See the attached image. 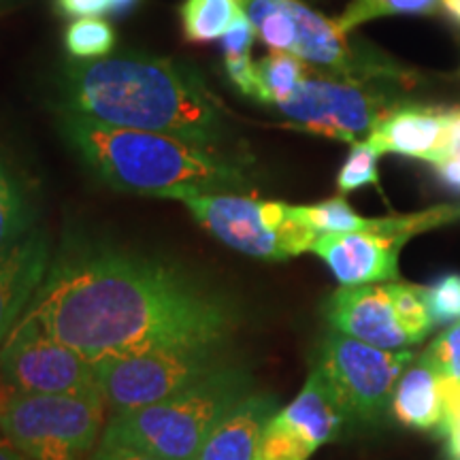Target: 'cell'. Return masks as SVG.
Instances as JSON below:
<instances>
[{"mask_svg":"<svg viewBox=\"0 0 460 460\" xmlns=\"http://www.w3.org/2000/svg\"><path fill=\"white\" fill-rule=\"evenodd\" d=\"M401 239L358 230V233L320 234L312 252L329 264L332 275L343 286L379 284L399 279Z\"/></svg>","mask_w":460,"mask_h":460,"instance_id":"obj_13","label":"cell"},{"mask_svg":"<svg viewBox=\"0 0 460 460\" xmlns=\"http://www.w3.org/2000/svg\"><path fill=\"white\" fill-rule=\"evenodd\" d=\"M34 228V203L22 172L0 154V252Z\"/></svg>","mask_w":460,"mask_h":460,"instance_id":"obj_18","label":"cell"},{"mask_svg":"<svg viewBox=\"0 0 460 460\" xmlns=\"http://www.w3.org/2000/svg\"><path fill=\"white\" fill-rule=\"evenodd\" d=\"M396 84L349 82L331 75L312 73L298 90L278 107L286 126L329 139L358 143L369 137L379 119L401 107L394 96Z\"/></svg>","mask_w":460,"mask_h":460,"instance_id":"obj_7","label":"cell"},{"mask_svg":"<svg viewBox=\"0 0 460 460\" xmlns=\"http://www.w3.org/2000/svg\"><path fill=\"white\" fill-rule=\"evenodd\" d=\"M88 460H163L154 454H147L137 447L122 446V444H111V441H99V446L94 447V452L90 454Z\"/></svg>","mask_w":460,"mask_h":460,"instance_id":"obj_35","label":"cell"},{"mask_svg":"<svg viewBox=\"0 0 460 460\" xmlns=\"http://www.w3.org/2000/svg\"><path fill=\"white\" fill-rule=\"evenodd\" d=\"M250 386L243 369L224 365L163 402L113 413L101 441L137 447L163 460H194L217 422L252 394Z\"/></svg>","mask_w":460,"mask_h":460,"instance_id":"obj_4","label":"cell"},{"mask_svg":"<svg viewBox=\"0 0 460 460\" xmlns=\"http://www.w3.org/2000/svg\"><path fill=\"white\" fill-rule=\"evenodd\" d=\"M143 0H111V13L113 17H126L130 13H135L139 9V4Z\"/></svg>","mask_w":460,"mask_h":460,"instance_id":"obj_37","label":"cell"},{"mask_svg":"<svg viewBox=\"0 0 460 460\" xmlns=\"http://www.w3.org/2000/svg\"><path fill=\"white\" fill-rule=\"evenodd\" d=\"M290 214L298 224L314 230L318 237L332 233H358V230L369 228L371 224V217L356 214L348 200L341 197L315 205H290Z\"/></svg>","mask_w":460,"mask_h":460,"instance_id":"obj_21","label":"cell"},{"mask_svg":"<svg viewBox=\"0 0 460 460\" xmlns=\"http://www.w3.org/2000/svg\"><path fill=\"white\" fill-rule=\"evenodd\" d=\"M460 220V205H437L430 209L416 211V214H402V216H386V217H371L369 230L388 234V237L401 239L407 243L411 237L427 230L446 226Z\"/></svg>","mask_w":460,"mask_h":460,"instance_id":"obj_26","label":"cell"},{"mask_svg":"<svg viewBox=\"0 0 460 460\" xmlns=\"http://www.w3.org/2000/svg\"><path fill=\"white\" fill-rule=\"evenodd\" d=\"M224 367L220 349H163L96 362L107 410L126 413L183 393Z\"/></svg>","mask_w":460,"mask_h":460,"instance_id":"obj_9","label":"cell"},{"mask_svg":"<svg viewBox=\"0 0 460 460\" xmlns=\"http://www.w3.org/2000/svg\"><path fill=\"white\" fill-rule=\"evenodd\" d=\"M278 411L269 394H247L211 430L194 460H254L267 422Z\"/></svg>","mask_w":460,"mask_h":460,"instance_id":"obj_16","label":"cell"},{"mask_svg":"<svg viewBox=\"0 0 460 460\" xmlns=\"http://www.w3.org/2000/svg\"><path fill=\"white\" fill-rule=\"evenodd\" d=\"M243 13L237 0H183L180 17L183 37L190 43H209L222 39L234 20Z\"/></svg>","mask_w":460,"mask_h":460,"instance_id":"obj_20","label":"cell"},{"mask_svg":"<svg viewBox=\"0 0 460 460\" xmlns=\"http://www.w3.org/2000/svg\"><path fill=\"white\" fill-rule=\"evenodd\" d=\"M256 28L250 22V17L241 13L234 24L228 28V32L222 37V54L228 56H250L252 45L256 39Z\"/></svg>","mask_w":460,"mask_h":460,"instance_id":"obj_32","label":"cell"},{"mask_svg":"<svg viewBox=\"0 0 460 460\" xmlns=\"http://www.w3.org/2000/svg\"><path fill=\"white\" fill-rule=\"evenodd\" d=\"M207 233L241 254L288 261L312 252L318 234L290 214V205L237 192H183L177 197Z\"/></svg>","mask_w":460,"mask_h":460,"instance_id":"obj_6","label":"cell"},{"mask_svg":"<svg viewBox=\"0 0 460 460\" xmlns=\"http://www.w3.org/2000/svg\"><path fill=\"white\" fill-rule=\"evenodd\" d=\"M58 15L84 20V17H102L111 13V0H54Z\"/></svg>","mask_w":460,"mask_h":460,"instance_id":"obj_34","label":"cell"},{"mask_svg":"<svg viewBox=\"0 0 460 460\" xmlns=\"http://www.w3.org/2000/svg\"><path fill=\"white\" fill-rule=\"evenodd\" d=\"M410 349H382L332 331L320 345L315 369L324 376L345 418L377 422L386 416L402 371L411 365Z\"/></svg>","mask_w":460,"mask_h":460,"instance_id":"obj_8","label":"cell"},{"mask_svg":"<svg viewBox=\"0 0 460 460\" xmlns=\"http://www.w3.org/2000/svg\"><path fill=\"white\" fill-rule=\"evenodd\" d=\"M332 331L382 349H405L411 345L396 318L388 284L343 286L324 303Z\"/></svg>","mask_w":460,"mask_h":460,"instance_id":"obj_12","label":"cell"},{"mask_svg":"<svg viewBox=\"0 0 460 460\" xmlns=\"http://www.w3.org/2000/svg\"><path fill=\"white\" fill-rule=\"evenodd\" d=\"M446 418L444 433L447 437V452L454 460H460V384H444Z\"/></svg>","mask_w":460,"mask_h":460,"instance_id":"obj_31","label":"cell"},{"mask_svg":"<svg viewBox=\"0 0 460 460\" xmlns=\"http://www.w3.org/2000/svg\"><path fill=\"white\" fill-rule=\"evenodd\" d=\"M243 13L250 17L267 48L292 54L296 43V26L286 7V0H247Z\"/></svg>","mask_w":460,"mask_h":460,"instance_id":"obj_22","label":"cell"},{"mask_svg":"<svg viewBox=\"0 0 460 460\" xmlns=\"http://www.w3.org/2000/svg\"><path fill=\"white\" fill-rule=\"evenodd\" d=\"M60 132L79 158L119 192L177 199L183 192H234L247 186L243 169L177 137L119 128L62 111Z\"/></svg>","mask_w":460,"mask_h":460,"instance_id":"obj_3","label":"cell"},{"mask_svg":"<svg viewBox=\"0 0 460 460\" xmlns=\"http://www.w3.org/2000/svg\"><path fill=\"white\" fill-rule=\"evenodd\" d=\"M62 111L119 128L177 137L214 154L234 141L226 115L200 75L171 58L113 54L66 62Z\"/></svg>","mask_w":460,"mask_h":460,"instance_id":"obj_2","label":"cell"},{"mask_svg":"<svg viewBox=\"0 0 460 460\" xmlns=\"http://www.w3.org/2000/svg\"><path fill=\"white\" fill-rule=\"evenodd\" d=\"M118 34L102 17L73 20L65 32V48L77 60H101L113 54Z\"/></svg>","mask_w":460,"mask_h":460,"instance_id":"obj_25","label":"cell"},{"mask_svg":"<svg viewBox=\"0 0 460 460\" xmlns=\"http://www.w3.org/2000/svg\"><path fill=\"white\" fill-rule=\"evenodd\" d=\"M286 7L296 26V43L292 54L301 58L312 71L349 82L410 84V75L399 65L376 49L354 45L337 22L309 9L301 0H286Z\"/></svg>","mask_w":460,"mask_h":460,"instance_id":"obj_11","label":"cell"},{"mask_svg":"<svg viewBox=\"0 0 460 460\" xmlns=\"http://www.w3.org/2000/svg\"><path fill=\"white\" fill-rule=\"evenodd\" d=\"M0 377L26 394H101L96 362L24 324L0 348Z\"/></svg>","mask_w":460,"mask_h":460,"instance_id":"obj_10","label":"cell"},{"mask_svg":"<svg viewBox=\"0 0 460 460\" xmlns=\"http://www.w3.org/2000/svg\"><path fill=\"white\" fill-rule=\"evenodd\" d=\"M435 175L454 192H460V156H452L435 164Z\"/></svg>","mask_w":460,"mask_h":460,"instance_id":"obj_36","label":"cell"},{"mask_svg":"<svg viewBox=\"0 0 460 460\" xmlns=\"http://www.w3.org/2000/svg\"><path fill=\"white\" fill-rule=\"evenodd\" d=\"M441 9L460 22V0H441Z\"/></svg>","mask_w":460,"mask_h":460,"instance_id":"obj_39","label":"cell"},{"mask_svg":"<svg viewBox=\"0 0 460 460\" xmlns=\"http://www.w3.org/2000/svg\"><path fill=\"white\" fill-rule=\"evenodd\" d=\"M422 358L433 367L444 384H460V322L447 326L433 343L429 345Z\"/></svg>","mask_w":460,"mask_h":460,"instance_id":"obj_29","label":"cell"},{"mask_svg":"<svg viewBox=\"0 0 460 460\" xmlns=\"http://www.w3.org/2000/svg\"><path fill=\"white\" fill-rule=\"evenodd\" d=\"M315 450L301 430L275 411L262 430L254 460H309Z\"/></svg>","mask_w":460,"mask_h":460,"instance_id":"obj_24","label":"cell"},{"mask_svg":"<svg viewBox=\"0 0 460 460\" xmlns=\"http://www.w3.org/2000/svg\"><path fill=\"white\" fill-rule=\"evenodd\" d=\"M379 156H382V154H379L367 139L352 143V149H349L348 158H345L341 171H339L337 175L339 192L348 194L365 186H379Z\"/></svg>","mask_w":460,"mask_h":460,"instance_id":"obj_28","label":"cell"},{"mask_svg":"<svg viewBox=\"0 0 460 460\" xmlns=\"http://www.w3.org/2000/svg\"><path fill=\"white\" fill-rule=\"evenodd\" d=\"M51 256V239L43 226H34L0 252V348L41 288Z\"/></svg>","mask_w":460,"mask_h":460,"instance_id":"obj_14","label":"cell"},{"mask_svg":"<svg viewBox=\"0 0 460 460\" xmlns=\"http://www.w3.org/2000/svg\"><path fill=\"white\" fill-rule=\"evenodd\" d=\"M224 68L230 82L241 94L256 99V62L250 56H228L224 58Z\"/></svg>","mask_w":460,"mask_h":460,"instance_id":"obj_33","label":"cell"},{"mask_svg":"<svg viewBox=\"0 0 460 460\" xmlns=\"http://www.w3.org/2000/svg\"><path fill=\"white\" fill-rule=\"evenodd\" d=\"M0 460H28V458L22 452H17L15 447L7 441V437L0 433Z\"/></svg>","mask_w":460,"mask_h":460,"instance_id":"obj_38","label":"cell"},{"mask_svg":"<svg viewBox=\"0 0 460 460\" xmlns=\"http://www.w3.org/2000/svg\"><path fill=\"white\" fill-rule=\"evenodd\" d=\"M424 301L433 324L447 326L460 322V273H450L424 288Z\"/></svg>","mask_w":460,"mask_h":460,"instance_id":"obj_30","label":"cell"},{"mask_svg":"<svg viewBox=\"0 0 460 460\" xmlns=\"http://www.w3.org/2000/svg\"><path fill=\"white\" fill-rule=\"evenodd\" d=\"M441 9V0H352L339 15L337 26L352 32L367 22L388 15H433Z\"/></svg>","mask_w":460,"mask_h":460,"instance_id":"obj_23","label":"cell"},{"mask_svg":"<svg viewBox=\"0 0 460 460\" xmlns=\"http://www.w3.org/2000/svg\"><path fill=\"white\" fill-rule=\"evenodd\" d=\"M390 411L402 427L433 430L446 418V399L441 379L427 360L411 362L396 382Z\"/></svg>","mask_w":460,"mask_h":460,"instance_id":"obj_17","label":"cell"},{"mask_svg":"<svg viewBox=\"0 0 460 460\" xmlns=\"http://www.w3.org/2000/svg\"><path fill=\"white\" fill-rule=\"evenodd\" d=\"M237 3L241 4V7H245V3H247V0H237Z\"/></svg>","mask_w":460,"mask_h":460,"instance_id":"obj_41","label":"cell"},{"mask_svg":"<svg viewBox=\"0 0 460 460\" xmlns=\"http://www.w3.org/2000/svg\"><path fill=\"white\" fill-rule=\"evenodd\" d=\"M450 109L401 105L379 119L367 141L379 154L441 163L446 158Z\"/></svg>","mask_w":460,"mask_h":460,"instance_id":"obj_15","label":"cell"},{"mask_svg":"<svg viewBox=\"0 0 460 460\" xmlns=\"http://www.w3.org/2000/svg\"><path fill=\"white\" fill-rule=\"evenodd\" d=\"M17 324L92 362L163 349H222L234 303L164 258L92 237H68Z\"/></svg>","mask_w":460,"mask_h":460,"instance_id":"obj_1","label":"cell"},{"mask_svg":"<svg viewBox=\"0 0 460 460\" xmlns=\"http://www.w3.org/2000/svg\"><path fill=\"white\" fill-rule=\"evenodd\" d=\"M390 295H393L394 312L399 318L402 331L407 332L411 345L424 341L433 329V320H430L427 301H424V288L413 284H401V281H393L390 284Z\"/></svg>","mask_w":460,"mask_h":460,"instance_id":"obj_27","label":"cell"},{"mask_svg":"<svg viewBox=\"0 0 460 460\" xmlns=\"http://www.w3.org/2000/svg\"><path fill=\"white\" fill-rule=\"evenodd\" d=\"M101 394L13 393L0 405V433L28 460H84L105 427Z\"/></svg>","mask_w":460,"mask_h":460,"instance_id":"obj_5","label":"cell"},{"mask_svg":"<svg viewBox=\"0 0 460 460\" xmlns=\"http://www.w3.org/2000/svg\"><path fill=\"white\" fill-rule=\"evenodd\" d=\"M28 0H0V17L11 13V11L20 9L22 4H26Z\"/></svg>","mask_w":460,"mask_h":460,"instance_id":"obj_40","label":"cell"},{"mask_svg":"<svg viewBox=\"0 0 460 460\" xmlns=\"http://www.w3.org/2000/svg\"><path fill=\"white\" fill-rule=\"evenodd\" d=\"M312 68L290 51H271L256 62V101L279 107L298 90Z\"/></svg>","mask_w":460,"mask_h":460,"instance_id":"obj_19","label":"cell"}]
</instances>
